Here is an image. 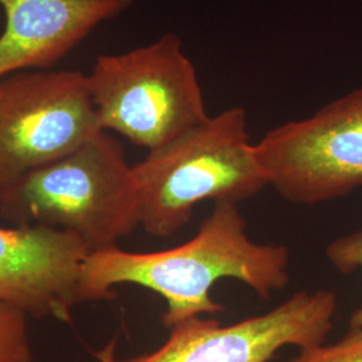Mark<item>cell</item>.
I'll return each mask as SVG.
<instances>
[{"label": "cell", "mask_w": 362, "mask_h": 362, "mask_svg": "<svg viewBox=\"0 0 362 362\" xmlns=\"http://www.w3.org/2000/svg\"><path fill=\"white\" fill-rule=\"evenodd\" d=\"M290 251L281 245H259L246 233L238 204L220 202L191 240L155 252H130L113 247L90 254L82 267L81 302L110 297L119 285H136L167 302L163 324L172 327L224 308L211 297L212 286L235 279L260 298L288 284Z\"/></svg>", "instance_id": "obj_1"}, {"label": "cell", "mask_w": 362, "mask_h": 362, "mask_svg": "<svg viewBox=\"0 0 362 362\" xmlns=\"http://www.w3.org/2000/svg\"><path fill=\"white\" fill-rule=\"evenodd\" d=\"M141 227L165 239L188 224L203 200L238 204L269 185L250 143L246 112L208 116L133 165Z\"/></svg>", "instance_id": "obj_2"}, {"label": "cell", "mask_w": 362, "mask_h": 362, "mask_svg": "<svg viewBox=\"0 0 362 362\" xmlns=\"http://www.w3.org/2000/svg\"><path fill=\"white\" fill-rule=\"evenodd\" d=\"M11 226H43L77 236L89 252L117 247L141 227L133 167L106 130L38 169L0 200Z\"/></svg>", "instance_id": "obj_3"}, {"label": "cell", "mask_w": 362, "mask_h": 362, "mask_svg": "<svg viewBox=\"0 0 362 362\" xmlns=\"http://www.w3.org/2000/svg\"><path fill=\"white\" fill-rule=\"evenodd\" d=\"M86 77L101 129L149 151L208 117L194 62L173 33L130 52L100 55Z\"/></svg>", "instance_id": "obj_4"}, {"label": "cell", "mask_w": 362, "mask_h": 362, "mask_svg": "<svg viewBox=\"0 0 362 362\" xmlns=\"http://www.w3.org/2000/svg\"><path fill=\"white\" fill-rule=\"evenodd\" d=\"M103 132L81 71L15 74L0 81V200L33 172Z\"/></svg>", "instance_id": "obj_5"}, {"label": "cell", "mask_w": 362, "mask_h": 362, "mask_svg": "<svg viewBox=\"0 0 362 362\" xmlns=\"http://www.w3.org/2000/svg\"><path fill=\"white\" fill-rule=\"evenodd\" d=\"M255 152L269 185L291 203L314 206L361 188L362 88L269 130Z\"/></svg>", "instance_id": "obj_6"}, {"label": "cell", "mask_w": 362, "mask_h": 362, "mask_svg": "<svg viewBox=\"0 0 362 362\" xmlns=\"http://www.w3.org/2000/svg\"><path fill=\"white\" fill-rule=\"evenodd\" d=\"M337 306L332 290H303L264 314L233 325L202 317L185 320L172 326L167 342L152 353L118 360L112 341L95 357L97 362H267L286 346L325 344Z\"/></svg>", "instance_id": "obj_7"}, {"label": "cell", "mask_w": 362, "mask_h": 362, "mask_svg": "<svg viewBox=\"0 0 362 362\" xmlns=\"http://www.w3.org/2000/svg\"><path fill=\"white\" fill-rule=\"evenodd\" d=\"M89 250L71 233L43 226L0 227V302L35 318L70 322L81 302Z\"/></svg>", "instance_id": "obj_8"}, {"label": "cell", "mask_w": 362, "mask_h": 362, "mask_svg": "<svg viewBox=\"0 0 362 362\" xmlns=\"http://www.w3.org/2000/svg\"><path fill=\"white\" fill-rule=\"evenodd\" d=\"M0 78L30 67H50L91 31L124 13L132 0H0Z\"/></svg>", "instance_id": "obj_9"}, {"label": "cell", "mask_w": 362, "mask_h": 362, "mask_svg": "<svg viewBox=\"0 0 362 362\" xmlns=\"http://www.w3.org/2000/svg\"><path fill=\"white\" fill-rule=\"evenodd\" d=\"M25 311L0 302V362H33Z\"/></svg>", "instance_id": "obj_10"}, {"label": "cell", "mask_w": 362, "mask_h": 362, "mask_svg": "<svg viewBox=\"0 0 362 362\" xmlns=\"http://www.w3.org/2000/svg\"><path fill=\"white\" fill-rule=\"evenodd\" d=\"M290 362H362V327H350L334 344L299 349Z\"/></svg>", "instance_id": "obj_11"}, {"label": "cell", "mask_w": 362, "mask_h": 362, "mask_svg": "<svg viewBox=\"0 0 362 362\" xmlns=\"http://www.w3.org/2000/svg\"><path fill=\"white\" fill-rule=\"evenodd\" d=\"M326 258L342 274L362 270V230L334 239L326 247ZM350 327H362V308L353 311Z\"/></svg>", "instance_id": "obj_12"}]
</instances>
